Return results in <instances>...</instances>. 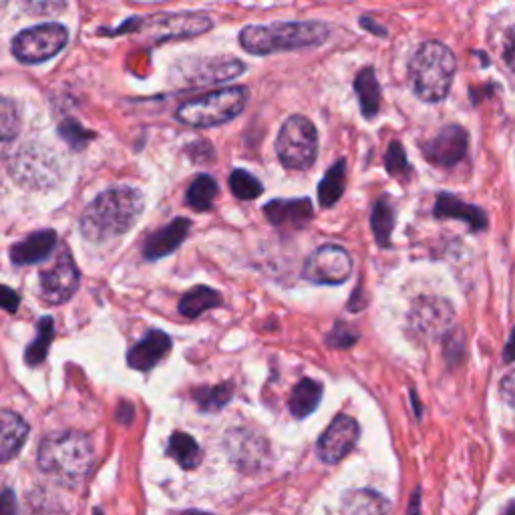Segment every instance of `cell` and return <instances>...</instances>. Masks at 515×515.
Wrapping results in <instances>:
<instances>
[{
    "label": "cell",
    "instance_id": "cell-4",
    "mask_svg": "<svg viewBox=\"0 0 515 515\" xmlns=\"http://www.w3.org/2000/svg\"><path fill=\"white\" fill-rule=\"evenodd\" d=\"M457 61L443 43H423L411 59L409 77L415 95L427 103H437L451 91Z\"/></svg>",
    "mask_w": 515,
    "mask_h": 515
},
{
    "label": "cell",
    "instance_id": "cell-41",
    "mask_svg": "<svg viewBox=\"0 0 515 515\" xmlns=\"http://www.w3.org/2000/svg\"><path fill=\"white\" fill-rule=\"evenodd\" d=\"M503 359H505V363H513V361H515V328L511 330L509 342H507V345H505V351H503Z\"/></svg>",
    "mask_w": 515,
    "mask_h": 515
},
{
    "label": "cell",
    "instance_id": "cell-9",
    "mask_svg": "<svg viewBox=\"0 0 515 515\" xmlns=\"http://www.w3.org/2000/svg\"><path fill=\"white\" fill-rule=\"evenodd\" d=\"M39 280H41L39 284L41 298L53 306L67 302L79 290L81 274L69 248H63L57 254L55 262L41 272Z\"/></svg>",
    "mask_w": 515,
    "mask_h": 515
},
{
    "label": "cell",
    "instance_id": "cell-28",
    "mask_svg": "<svg viewBox=\"0 0 515 515\" xmlns=\"http://www.w3.org/2000/svg\"><path fill=\"white\" fill-rule=\"evenodd\" d=\"M53 338H55V320L51 316H45L39 322L37 338L31 342L27 351H25V363L29 367H39V365L45 363Z\"/></svg>",
    "mask_w": 515,
    "mask_h": 515
},
{
    "label": "cell",
    "instance_id": "cell-13",
    "mask_svg": "<svg viewBox=\"0 0 515 515\" xmlns=\"http://www.w3.org/2000/svg\"><path fill=\"white\" fill-rule=\"evenodd\" d=\"M423 151L431 163L441 167H451L457 161H461L467 151V133L457 125L445 127L435 139H431L425 145Z\"/></svg>",
    "mask_w": 515,
    "mask_h": 515
},
{
    "label": "cell",
    "instance_id": "cell-18",
    "mask_svg": "<svg viewBox=\"0 0 515 515\" xmlns=\"http://www.w3.org/2000/svg\"><path fill=\"white\" fill-rule=\"evenodd\" d=\"M27 437L29 425L21 415L9 409L0 413V459L7 463L15 455H19Z\"/></svg>",
    "mask_w": 515,
    "mask_h": 515
},
{
    "label": "cell",
    "instance_id": "cell-2",
    "mask_svg": "<svg viewBox=\"0 0 515 515\" xmlns=\"http://www.w3.org/2000/svg\"><path fill=\"white\" fill-rule=\"evenodd\" d=\"M95 449L91 439L79 431H63L49 435L39 447V467L43 473L59 479L69 487H77L91 473Z\"/></svg>",
    "mask_w": 515,
    "mask_h": 515
},
{
    "label": "cell",
    "instance_id": "cell-37",
    "mask_svg": "<svg viewBox=\"0 0 515 515\" xmlns=\"http://www.w3.org/2000/svg\"><path fill=\"white\" fill-rule=\"evenodd\" d=\"M0 294H3V298H0V304H3V308L11 314H17L19 306H21V296L9 288V286H3V290H0Z\"/></svg>",
    "mask_w": 515,
    "mask_h": 515
},
{
    "label": "cell",
    "instance_id": "cell-20",
    "mask_svg": "<svg viewBox=\"0 0 515 515\" xmlns=\"http://www.w3.org/2000/svg\"><path fill=\"white\" fill-rule=\"evenodd\" d=\"M342 513L345 515H389V501L373 489L353 491L345 497V503H342Z\"/></svg>",
    "mask_w": 515,
    "mask_h": 515
},
{
    "label": "cell",
    "instance_id": "cell-25",
    "mask_svg": "<svg viewBox=\"0 0 515 515\" xmlns=\"http://www.w3.org/2000/svg\"><path fill=\"white\" fill-rule=\"evenodd\" d=\"M355 91L361 99V107L367 117H375L381 107V87L377 81V75L371 67L363 69L359 77L355 79Z\"/></svg>",
    "mask_w": 515,
    "mask_h": 515
},
{
    "label": "cell",
    "instance_id": "cell-23",
    "mask_svg": "<svg viewBox=\"0 0 515 515\" xmlns=\"http://www.w3.org/2000/svg\"><path fill=\"white\" fill-rule=\"evenodd\" d=\"M222 304H224V298L218 290H214L210 286H196L182 296L180 314H184L186 318H198L206 310L220 308Z\"/></svg>",
    "mask_w": 515,
    "mask_h": 515
},
{
    "label": "cell",
    "instance_id": "cell-19",
    "mask_svg": "<svg viewBox=\"0 0 515 515\" xmlns=\"http://www.w3.org/2000/svg\"><path fill=\"white\" fill-rule=\"evenodd\" d=\"M433 212L439 220H461L473 232L485 230V226H487V218L479 208L469 206V204H465V202H461V200H457L455 196H449V194H441L437 198V204H435Z\"/></svg>",
    "mask_w": 515,
    "mask_h": 515
},
{
    "label": "cell",
    "instance_id": "cell-15",
    "mask_svg": "<svg viewBox=\"0 0 515 515\" xmlns=\"http://www.w3.org/2000/svg\"><path fill=\"white\" fill-rule=\"evenodd\" d=\"M264 214L268 222L276 228L298 230L312 220L314 210L310 200L298 198V200H274L264 206Z\"/></svg>",
    "mask_w": 515,
    "mask_h": 515
},
{
    "label": "cell",
    "instance_id": "cell-24",
    "mask_svg": "<svg viewBox=\"0 0 515 515\" xmlns=\"http://www.w3.org/2000/svg\"><path fill=\"white\" fill-rule=\"evenodd\" d=\"M347 188V161L338 159L322 178L318 186V202L322 208H332Z\"/></svg>",
    "mask_w": 515,
    "mask_h": 515
},
{
    "label": "cell",
    "instance_id": "cell-43",
    "mask_svg": "<svg viewBox=\"0 0 515 515\" xmlns=\"http://www.w3.org/2000/svg\"><path fill=\"white\" fill-rule=\"evenodd\" d=\"M169 515H212V513H206V511H194V509H186V511H174Z\"/></svg>",
    "mask_w": 515,
    "mask_h": 515
},
{
    "label": "cell",
    "instance_id": "cell-35",
    "mask_svg": "<svg viewBox=\"0 0 515 515\" xmlns=\"http://www.w3.org/2000/svg\"><path fill=\"white\" fill-rule=\"evenodd\" d=\"M0 127H3V139L11 141L19 133V115L11 99H3V113H0Z\"/></svg>",
    "mask_w": 515,
    "mask_h": 515
},
{
    "label": "cell",
    "instance_id": "cell-44",
    "mask_svg": "<svg viewBox=\"0 0 515 515\" xmlns=\"http://www.w3.org/2000/svg\"><path fill=\"white\" fill-rule=\"evenodd\" d=\"M411 399H413V405H415V413H417V417H421V405L417 403V395H415V393H411Z\"/></svg>",
    "mask_w": 515,
    "mask_h": 515
},
{
    "label": "cell",
    "instance_id": "cell-3",
    "mask_svg": "<svg viewBox=\"0 0 515 515\" xmlns=\"http://www.w3.org/2000/svg\"><path fill=\"white\" fill-rule=\"evenodd\" d=\"M330 31L322 23H272L252 25L240 31V45L252 55H270L318 47Z\"/></svg>",
    "mask_w": 515,
    "mask_h": 515
},
{
    "label": "cell",
    "instance_id": "cell-34",
    "mask_svg": "<svg viewBox=\"0 0 515 515\" xmlns=\"http://www.w3.org/2000/svg\"><path fill=\"white\" fill-rule=\"evenodd\" d=\"M21 5L25 7V11L39 17L59 15L67 7L65 0H21Z\"/></svg>",
    "mask_w": 515,
    "mask_h": 515
},
{
    "label": "cell",
    "instance_id": "cell-5",
    "mask_svg": "<svg viewBox=\"0 0 515 515\" xmlns=\"http://www.w3.org/2000/svg\"><path fill=\"white\" fill-rule=\"evenodd\" d=\"M248 103L246 87H226L184 103L176 117L192 127H216L236 119Z\"/></svg>",
    "mask_w": 515,
    "mask_h": 515
},
{
    "label": "cell",
    "instance_id": "cell-10",
    "mask_svg": "<svg viewBox=\"0 0 515 515\" xmlns=\"http://www.w3.org/2000/svg\"><path fill=\"white\" fill-rule=\"evenodd\" d=\"M361 435L359 423L349 415H338L316 443V455L324 463H338L357 445Z\"/></svg>",
    "mask_w": 515,
    "mask_h": 515
},
{
    "label": "cell",
    "instance_id": "cell-29",
    "mask_svg": "<svg viewBox=\"0 0 515 515\" xmlns=\"http://www.w3.org/2000/svg\"><path fill=\"white\" fill-rule=\"evenodd\" d=\"M232 397H234L232 383H222L216 387H202L192 393V399L204 413H218L232 401Z\"/></svg>",
    "mask_w": 515,
    "mask_h": 515
},
{
    "label": "cell",
    "instance_id": "cell-1",
    "mask_svg": "<svg viewBox=\"0 0 515 515\" xmlns=\"http://www.w3.org/2000/svg\"><path fill=\"white\" fill-rule=\"evenodd\" d=\"M143 212V196L133 188L99 194L83 212L79 228L89 242H107L129 232Z\"/></svg>",
    "mask_w": 515,
    "mask_h": 515
},
{
    "label": "cell",
    "instance_id": "cell-40",
    "mask_svg": "<svg viewBox=\"0 0 515 515\" xmlns=\"http://www.w3.org/2000/svg\"><path fill=\"white\" fill-rule=\"evenodd\" d=\"M117 419H119V423H121V425L129 427V423L133 421V407H131V405H127V403H121L119 413H117Z\"/></svg>",
    "mask_w": 515,
    "mask_h": 515
},
{
    "label": "cell",
    "instance_id": "cell-17",
    "mask_svg": "<svg viewBox=\"0 0 515 515\" xmlns=\"http://www.w3.org/2000/svg\"><path fill=\"white\" fill-rule=\"evenodd\" d=\"M57 248V232L55 230H39L29 234L25 240L17 242L11 248V262L15 266H31L45 262L53 250Z\"/></svg>",
    "mask_w": 515,
    "mask_h": 515
},
{
    "label": "cell",
    "instance_id": "cell-7",
    "mask_svg": "<svg viewBox=\"0 0 515 515\" xmlns=\"http://www.w3.org/2000/svg\"><path fill=\"white\" fill-rule=\"evenodd\" d=\"M69 41V33L59 23H45L19 33L13 41V53L21 63L37 65L59 55Z\"/></svg>",
    "mask_w": 515,
    "mask_h": 515
},
{
    "label": "cell",
    "instance_id": "cell-26",
    "mask_svg": "<svg viewBox=\"0 0 515 515\" xmlns=\"http://www.w3.org/2000/svg\"><path fill=\"white\" fill-rule=\"evenodd\" d=\"M218 194H220L218 182L212 176L202 174L190 184L186 194V204L196 212H208L214 206V200L218 198Z\"/></svg>",
    "mask_w": 515,
    "mask_h": 515
},
{
    "label": "cell",
    "instance_id": "cell-8",
    "mask_svg": "<svg viewBox=\"0 0 515 515\" xmlns=\"http://www.w3.org/2000/svg\"><path fill=\"white\" fill-rule=\"evenodd\" d=\"M351 274H353V260L349 252L334 244H326L314 250L302 268V276L308 282L328 284V286L347 282Z\"/></svg>",
    "mask_w": 515,
    "mask_h": 515
},
{
    "label": "cell",
    "instance_id": "cell-6",
    "mask_svg": "<svg viewBox=\"0 0 515 515\" xmlns=\"http://www.w3.org/2000/svg\"><path fill=\"white\" fill-rule=\"evenodd\" d=\"M276 153L288 169H308L318 153V133L310 119L290 117L276 139Z\"/></svg>",
    "mask_w": 515,
    "mask_h": 515
},
{
    "label": "cell",
    "instance_id": "cell-30",
    "mask_svg": "<svg viewBox=\"0 0 515 515\" xmlns=\"http://www.w3.org/2000/svg\"><path fill=\"white\" fill-rule=\"evenodd\" d=\"M230 190L238 200L250 202L262 196L264 186L246 169H234L230 176Z\"/></svg>",
    "mask_w": 515,
    "mask_h": 515
},
{
    "label": "cell",
    "instance_id": "cell-42",
    "mask_svg": "<svg viewBox=\"0 0 515 515\" xmlns=\"http://www.w3.org/2000/svg\"><path fill=\"white\" fill-rule=\"evenodd\" d=\"M419 505H421V489H415L409 503V515H419Z\"/></svg>",
    "mask_w": 515,
    "mask_h": 515
},
{
    "label": "cell",
    "instance_id": "cell-12",
    "mask_svg": "<svg viewBox=\"0 0 515 515\" xmlns=\"http://www.w3.org/2000/svg\"><path fill=\"white\" fill-rule=\"evenodd\" d=\"M190 228H192V222L188 218H176L174 222H169L167 226L155 230L143 244L145 260L155 262L169 254H174L188 238Z\"/></svg>",
    "mask_w": 515,
    "mask_h": 515
},
{
    "label": "cell",
    "instance_id": "cell-16",
    "mask_svg": "<svg viewBox=\"0 0 515 515\" xmlns=\"http://www.w3.org/2000/svg\"><path fill=\"white\" fill-rule=\"evenodd\" d=\"M453 318V310L447 302L435 300V298H423L417 300L411 312V328L419 334H439L447 328V324Z\"/></svg>",
    "mask_w": 515,
    "mask_h": 515
},
{
    "label": "cell",
    "instance_id": "cell-38",
    "mask_svg": "<svg viewBox=\"0 0 515 515\" xmlns=\"http://www.w3.org/2000/svg\"><path fill=\"white\" fill-rule=\"evenodd\" d=\"M17 497L11 487H5L3 497H0V515H17Z\"/></svg>",
    "mask_w": 515,
    "mask_h": 515
},
{
    "label": "cell",
    "instance_id": "cell-11",
    "mask_svg": "<svg viewBox=\"0 0 515 515\" xmlns=\"http://www.w3.org/2000/svg\"><path fill=\"white\" fill-rule=\"evenodd\" d=\"M171 351V338L157 328H151L127 353V365L135 371H151Z\"/></svg>",
    "mask_w": 515,
    "mask_h": 515
},
{
    "label": "cell",
    "instance_id": "cell-14",
    "mask_svg": "<svg viewBox=\"0 0 515 515\" xmlns=\"http://www.w3.org/2000/svg\"><path fill=\"white\" fill-rule=\"evenodd\" d=\"M149 25L157 27L159 41L196 37L212 29V21L206 15H155Z\"/></svg>",
    "mask_w": 515,
    "mask_h": 515
},
{
    "label": "cell",
    "instance_id": "cell-36",
    "mask_svg": "<svg viewBox=\"0 0 515 515\" xmlns=\"http://www.w3.org/2000/svg\"><path fill=\"white\" fill-rule=\"evenodd\" d=\"M501 57H503V63L515 73V27L507 29V33H505Z\"/></svg>",
    "mask_w": 515,
    "mask_h": 515
},
{
    "label": "cell",
    "instance_id": "cell-22",
    "mask_svg": "<svg viewBox=\"0 0 515 515\" xmlns=\"http://www.w3.org/2000/svg\"><path fill=\"white\" fill-rule=\"evenodd\" d=\"M167 455L186 471L196 469L202 463V449H200L198 441L184 431H176L169 437Z\"/></svg>",
    "mask_w": 515,
    "mask_h": 515
},
{
    "label": "cell",
    "instance_id": "cell-33",
    "mask_svg": "<svg viewBox=\"0 0 515 515\" xmlns=\"http://www.w3.org/2000/svg\"><path fill=\"white\" fill-rule=\"evenodd\" d=\"M385 165H387V171L391 176H403V174H409V163H407V155H405V149L401 147V143L393 141L389 151H387V157H385Z\"/></svg>",
    "mask_w": 515,
    "mask_h": 515
},
{
    "label": "cell",
    "instance_id": "cell-45",
    "mask_svg": "<svg viewBox=\"0 0 515 515\" xmlns=\"http://www.w3.org/2000/svg\"><path fill=\"white\" fill-rule=\"evenodd\" d=\"M503 515H515V507H511V509H507Z\"/></svg>",
    "mask_w": 515,
    "mask_h": 515
},
{
    "label": "cell",
    "instance_id": "cell-31",
    "mask_svg": "<svg viewBox=\"0 0 515 515\" xmlns=\"http://www.w3.org/2000/svg\"><path fill=\"white\" fill-rule=\"evenodd\" d=\"M359 340V334L345 322H336L326 334V345L332 349H351Z\"/></svg>",
    "mask_w": 515,
    "mask_h": 515
},
{
    "label": "cell",
    "instance_id": "cell-21",
    "mask_svg": "<svg viewBox=\"0 0 515 515\" xmlns=\"http://www.w3.org/2000/svg\"><path fill=\"white\" fill-rule=\"evenodd\" d=\"M322 399V385L314 379H302L290 395L288 409L294 419H304L316 411Z\"/></svg>",
    "mask_w": 515,
    "mask_h": 515
},
{
    "label": "cell",
    "instance_id": "cell-39",
    "mask_svg": "<svg viewBox=\"0 0 515 515\" xmlns=\"http://www.w3.org/2000/svg\"><path fill=\"white\" fill-rule=\"evenodd\" d=\"M501 395L515 409V369L503 377V381H501Z\"/></svg>",
    "mask_w": 515,
    "mask_h": 515
},
{
    "label": "cell",
    "instance_id": "cell-32",
    "mask_svg": "<svg viewBox=\"0 0 515 515\" xmlns=\"http://www.w3.org/2000/svg\"><path fill=\"white\" fill-rule=\"evenodd\" d=\"M59 135H61L67 143H71L75 149L85 147V143H87L89 139H93V133L87 131L83 125H79V123L73 121V119H67L65 123H61Z\"/></svg>",
    "mask_w": 515,
    "mask_h": 515
},
{
    "label": "cell",
    "instance_id": "cell-46",
    "mask_svg": "<svg viewBox=\"0 0 515 515\" xmlns=\"http://www.w3.org/2000/svg\"><path fill=\"white\" fill-rule=\"evenodd\" d=\"M93 515H105V513H103L101 509H95V511H93Z\"/></svg>",
    "mask_w": 515,
    "mask_h": 515
},
{
    "label": "cell",
    "instance_id": "cell-27",
    "mask_svg": "<svg viewBox=\"0 0 515 515\" xmlns=\"http://www.w3.org/2000/svg\"><path fill=\"white\" fill-rule=\"evenodd\" d=\"M371 228L375 234V240L381 248L391 246V234L395 228V208L389 198H381L371 214Z\"/></svg>",
    "mask_w": 515,
    "mask_h": 515
}]
</instances>
